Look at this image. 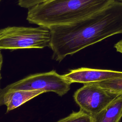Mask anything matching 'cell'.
<instances>
[{"instance_id":"cell-4","label":"cell","mask_w":122,"mask_h":122,"mask_svg":"<svg viewBox=\"0 0 122 122\" xmlns=\"http://www.w3.org/2000/svg\"><path fill=\"white\" fill-rule=\"evenodd\" d=\"M71 83L55 71L31 74L0 89V96L16 90H40L52 92L62 96L70 89Z\"/></svg>"},{"instance_id":"cell-13","label":"cell","mask_w":122,"mask_h":122,"mask_svg":"<svg viewBox=\"0 0 122 122\" xmlns=\"http://www.w3.org/2000/svg\"><path fill=\"white\" fill-rule=\"evenodd\" d=\"M2 63H3V56H2V55L1 54V51L0 50V80L1 78V68H2Z\"/></svg>"},{"instance_id":"cell-10","label":"cell","mask_w":122,"mask_h":122,"mask_svg":"<svg viewBox=\"0 0 122 122\" xmlns=\"http://www.w3.org/2000/svg\"><path fill=\"white\" fill-rule=\"evenodd\" d=\"M56 122H93V118L91 115L80 110Z\"/></svg>"},{"instance_id":"cell-12","label":"cell","mask_w":122,"mask_h":122,"mask_svg":"<svg viewBox=\"0 0 122 122\" xmlns=\"http://www.w3.org/2000/svg\"><path fill=\"white\" fill-rule=\"evenodd\" d=\"M114 48L117 51L122 54V39L115 44Z\"/></svg>"},{"instance_id":"cell-9","label":"cell","mask_w":122,"mask_h":122,"mask_svg":"<svg viewBox=\"0 0 122 122\" xmlns=\"http://www.w3.org/2000/svg\"><path fill=\"white\" fill-rule=\"evenodd\" d=\"M118 95H122V77L92 83Z\"/></svg>"},{"instance_id":"cell-6","label":"cell","mask_w":122,"mask_h":122,"mask_svg":"<svg viewBox=\"0 0 122 122\" xmlns=\"http://www.w3.org/2000/svg\"><path fill=\"white\" fill-rule=\"evenodd\" d=\"M62 75L71 84H85L99 82L109 79L122 77V71L81 68L71 70L68 73Z\"/></svg>"},{"instance_id":"cell-5","label":"cell","mask_w":122,"mask_h":122,"mask_svg":"<svg viewBox=\"0 0 122 122\" xmlns=\"http://www.w3.org/2000/svg\"><path fill=\"white\" fill-rule=\"evenodd\" d=\"M83 84L74 93V99L81 110L92 117L119 96L92 83Z\"/></svg>"},{"instance_id":"cell-3","label":"cell","mask_w":122,"mask_h":122,"mask_svg":"<svg viewBox=\"0 0 122 122\" xmlns=\"http://www.w3.org/2000/svg\"><path fill=\"white\" fill-rule=\"evenodd\" d=\"M49 29L38 27L8 26L0 29V50L43 49L50 47Z\"/></svg>"},{"instance_id":"cell-2","label":"cell","mask_w":122,"mask_h":122,"mask_svg":"<svg viewBox=\"0 0 122 122\" xmlns=\"http://www.w3.org/2000/svg\"><path fill=\"white\" fill-rule=\"evenodd\" d=\"M113 0H49L28 9L26 19L30 23L49 29L87 18Z\"/></svg>"},{"instance_id":"cell-7","label":"cell","mask_w":122,"mask_h":122,"mask_svg":"<svg viewBox=\"0 0 122 122\" xmlns=\"http://www.w3.org/2000/svg\"><path fill=\"white\" fill-rule=\"evenodd\" d=\"M45 92L40 90L12 91L0 96V106L5 105L8 112Z\"/></svg>"},{"instance_id":"cell-15","label":"cell","mask_w":122,"mask_h":122,"mask_svg":"<svg viewBox=\"0 0 122 122\" xmlns=\"http://www.w3.org/2000/svg\"></svg>"},{"instance_id":"cell-8","label":"cell","mask_w":122,"mask_h":122,"mask_svg":"<svg viewBox=\"0 0 122 122\" xmlns=\"http://www.w3.org/2000/svg\"><path fill=\"white\" fill-rule=\"evenodd\" d=\"M122 117V95L118 96L101 112L92 116L93 122H119Z\"/></svg>"},{"instance_id":"cell-1","label":"cell","mask_w":122,"mask_h":122,"mask_svg":"<svg viewBox=\"0 0 122 122\" xmlns=\"http://www.w3.org/2000/svg\"><path fill=\"white\" fill-rule=\"evenodd\" d=\"M52 59L61 61L91 45L122 33V2L114 0L101 10L76 22L49 29Z\"/></svg>"},{"instance_id":"cell-14","label":"cell","mask_w":122,"mask_h":122,"mask_svg":"<svg viewBox=\"0 0 122 122\" xmlns=\"http://www.w3.org/2000/svg\"><path fill=\"white\" fill-rule=\"evenodd\" d=\"M118 0V1H122V0Z\"/></svg>"},{"instance_id":"cell-11","label":"cell","mask_w":122,"mask_h":122,"mask_svg":"<svg viewBox=\"0 0 122 122\" xmlns=\"http://www.w3.org/2000/svg\"><path fill=\"white\" fill-rule=\"evenodd\" d=\"M49 0H18V5L24 8L29 9L36 5Z\"/></svg>"}]
</instances>
